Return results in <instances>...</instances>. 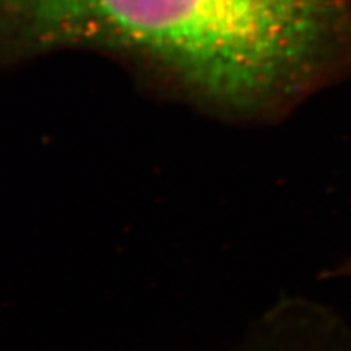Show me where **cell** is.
<instances>
[{"mask_svg":"<svg viewBox=\"0 0 351 351\" xmlns=\"http://www.w3.org/2000/svg\"><path fill=\"white\" fill-rule=\"evenodd\" d=\"M271 351H315L311 348H306L302 346H295L284 341H277V339H272L271 341Z\"/></svg>","mask_w":351,"mask_h":351,"instance_id":"cell-2","label":"cell"},{"mask_svg":"<svg viewBox=\"0 0 351 351\" xmlns=\"http://www.w3.org/2000/svg\"><path fill=\"white\" fill-rule=\"evenodd\" d=\"M5 3L14 54L104 49L230 112H280L351 66V0Z\"/></svg>","mask_w":351,"mask_h":351,"instance_id":"cell-1","label":"cell"},{"mask_svg":"<svg viewBox=\"0 0 351 351\" xmlns=\"http://www.w3.org/2000/svg\"><path fill=\"white\" fill-rule=\"evenodd\" d=\"M338 274H341V276H347V277H351V258L344 263V265L339 268Z\"/></svg>","mask_w":351,"mask_h":351,"instance_id":"cell-3","label":"cell"}]
</instances>
